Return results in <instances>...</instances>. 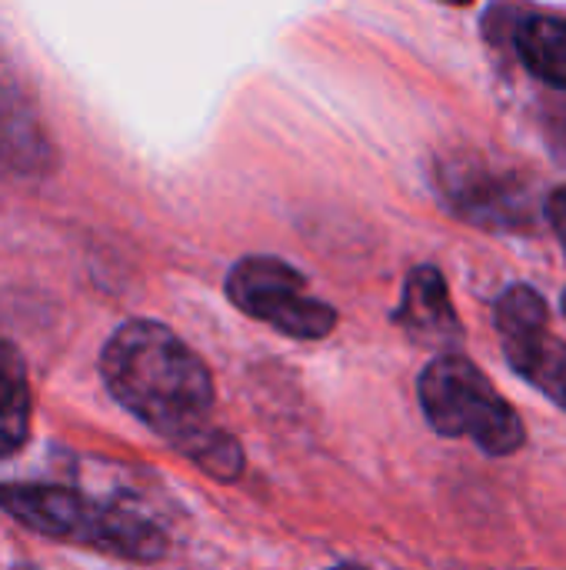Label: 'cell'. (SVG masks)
<instances>
[{"mask_svg": "<svg viewBox=\"0 0 566 570\" xmlns=\"http://www.w3.org/2000/svg\"><path fill=\"white\" fill-rule=\"evenodd\" d=\"M444 194L450 197V207L460 217H470L477 224H514V217L524 210L517 200V190L480 170V167H464V164H450V170L440 177Z\"/></svg>", "mask_w": 566, "mask_h": 570, "instance_id": "ba28073f", "label": "cell"}, {"mask_svg": "<svg viewBox=\"0 0 566 570\" xmlns=\"http://www.w3.org/2000/svg\"><path fill=\"white\" fill-rule=\"evenodd\" d=\"M397 321L417 344H427V347H454L464 337L460 317L447 294V281L430 264H420L410 271Z\"/></svg>", "mask_w": 566, "mask_h": 570, "instance_id": "52a82bcc", "label": "cell"}, {"mask_svg": "<svg viewBox=\"0 0 566 570\" xmlns=\"http://www.w3.org/2000/svg\"><path fill=\"white\" fill-rule=\"evenodd\" d=\"M30 431V391L20 357L0 344V458L13 454Z\"/></svg>", "mask_w": 566, "mask_h": 570, "instance_id": "30bf717a", "label": "cell"}, {"mask_svg": "<svg viewBox=\"0 0 566 570\" xmlns=\"http://www.w3.org/2000/svg\"><path fill=\"white\" fill-rule=\"evenodd\" d=\"M0 160L20 174H43L53 164V147L40 120L37 100L0 50Z\"/></svg>", "mask_w": 566, "mask_h": 570, "instance_id": "8992f818", "label": "cell"}, {"mask_svg": "<svg viewBox=\"0 0 566 570\" xmlns=\"http://www.w3.org/2000/svg\"><path fill=\"white\" fill-rule=\"evenodd\" d=\"M517 53L537 80L566 87V20L527 17L517 27Z\"/></svg>", "mask_w": 566, "mask_h": 570, "instance_id": "9c48e42d", "label": "cell"}, {"mask_svg": "<svg viewBox=\"0 0 566 570\" xmlns=\"http://www.w3.org/2000/svg\"><path fill=\"white\" fill-rule=\"evenodd\" d=\"M564 314H566V294H564Z\"/></svg>", "mask_w": 566, "mask_h": 570, "instance_id": "9a60e30c", "label": "cell"}, {"mask_svg": "<svg viewBox=\"0 0 566 570\" xmlns=\"http://www.w3.org/2000/svg\"><path fill=\"white\" fill-rule=\"evenodd\" d=\"M547 217H550V224H554V230H557V237H560L566 250V190H557L547 200Z\"/></svg>", "mask_w": 566, "mask_h": 570, "instance_id": "7c38bea8", "label": "cell"}, {"mask_svg": "<svg viewBox=\"0 0 566 570\" xmlns=\"http://www.w3.org/2000/svg\"><path fill=\"white\" fill-rule=\"evenodd\" d=\"M417 394L437 434L467 438L490 458H507L524 448V421L467 357L444 354L430 361Z\"/></svg>", "mask_w": 566, "mask_h": 570, "instance_id": "3957f363", "label": "cell"}, {"mask_svg": "<svg viewBox=\"0 0 566 570\" xmlns=\"http://www.w3.org/2000/svg\"><path fill=\"white\" fill-rule=\"evenodd\" d=\"M497 331L510 367L566 407V344L547 327L544 297L527 284L504 291L497 301Z\"/></svg>", "mask_w": 566, "mask_h": 570, "instance_id": "5b68a950", "label": "cell"}, {"mask_svg": "<svg viewBox=\"0 0 566 570\" xmlns=\"http://www.w3.org/2000/svg\"><path fill=\"white\" fill-rule=\"evenodd\" d=\"M0 508L23 528L53 541L90 544L130 561H153L163 554V534L147 518L117 504H93L67 488L3 484Z\"/></svg>", "mask_w": 566, "mask_h": 570, "instance_id": "7a4b0ae2", "label": "cell"}, {"mask_svg": "<svg viewBox=\"0 0 566 570\" xmlns=\"http://www.w3.org/2000/svg\"><path fill=\"white\" fill-rule=\"evenodd\" d=\"M100 374L137 421L173 441L200 431L214 404V381L203 361L157 321L117 327L100 354Z\"/></svg>", "mask_w": 566, "mask_h": 570, "instance_id": "6da1fadb", "label": "cell"}, {"mask_svg": "<svg viewBox=\"0 0 566 570\" xmlns=\"http://www.w3.org/2000/svg\"><path fill=\"white\" fill-rule=\"evenodd\" d=\"M183 441H190L187 444V454L203 468V471H210L214 478H220V481H234L237 474H240V468H244V454H240V448L234 444V438H227V434H203V431H193L190 438H183Z\"/></svg>", "mask_w": 566, "mask_h": 570, "instance_id": "8fae6325", "label": "cell"}, {"mask_svg": "<svg viewBox=\"0 0 566 570\" xmlns=\"http://www.w3.org/2000/svg\"><path fill=\"white\" fill-rule=\"evenodd\" d=\"M444 3H460V7H464V3H470V0H444Z\"/></svg>", "mask_w": 566, "mask_h": 570, "instance_id": "4fadbf2b", "label": "cell"}, {"mask_svg": "<svg viewBox=\"0 0 566 570\" xmlns=\"http://www.w3.org/2000/svg\"><path fill=\"white\" fill-rule=\"evenodd\" d=\"M227 297L247 317H257L280 334L300 341H320L337 324L334 307L310 297L304 274L277 257L237 261L227 277Z\"/></svg>", "mask_w": 566, "mask_h": 570, "instance_id": "277c9868", "label": "cell"}, {"mask_svg": "<svg viewBox=\"0 0 566 570\" xmlns=\"http://www.w3.org/2000/svg\"><path fill=\"white\" fill-rule=\"evenodd\" d=\"M340 570H364V568H340Z\"/></svg>", "mask_w": 566, "mask_h": 570, "instance_id": "5bb4252c", "label": "cell"}]
</instances>
